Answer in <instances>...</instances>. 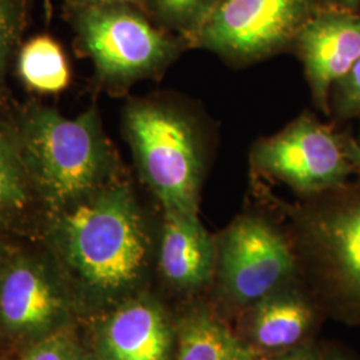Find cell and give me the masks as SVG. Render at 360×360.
<instances>
[{
	"label": "cell",
	"instance_id": "6",
	"mask_svg": "<svg viewBox=\"0 0 360 360\" xmlns=\"http://www.w3.org/2000/svg\"><path fill=\"white\" fill-rule=\"evenodd\" d=\"M252 159L259 169L302 191L342 183L349 172L347 150L315 119L303 116L276 136L259 143Z\"/></svg>",
	"mask_w": 360,
	"mask_h": 360
},
{
	"label": "cell",
	"instance_id": "9",
	"mask_svg": "<svg viewBox=\"0 0 360 360\" xmlns=\"http://www.w3.org/2000/svg\"><path fill=\"white\" fill-rule=\"evenodd\" d=\"M107 360H168L171 336L162 311L148 302H131L103 328Z\"/></svg>",
	"mask_w": 360,
	"mask_h": 360
},
{
	"label": "cell",
	"instance_id": "25",
	"mask_svg": "<svg viewBox=\"0 0 360 360\" xmlns=\"http://www.w3.org/2000/svg\"><path fill=\"white\" fill-rule=\"evenodd\" d=\"M77 360H94V359H91V358H79V356H77Z\"/></svg>",
	"mask_w": 360,
	"mask_h": 360
},
{
	"label": "cell",
	"instance_id": "15",
	"mask_svg": "<svg viewBox=\"0 0 360 360\" xmlns=\"http://www.w3.org/2000/svg\"><path fill=\"white\" fill-rule=\"evenodd\" d=\"M30 179L19 136L0 127V214L26 205Z\"/></svg>",
	"mask_w": 360,
	"mask_h": 360
},
{
	"label": "cell",
	"instance_id": "20",
	"mask_svg": "<svg viewBox=\"0 0 360 360\" xmlns=\"http://www.w3.org/2000/svg\"><path fill=\"white\" fill-rule=\"evenodd\" d=\"M71 6H105V4H135L143 0H68Z\"/></svg>",
	"mask_w": 360,
	"mask_h": 360
},
{
	"label": "cell",
	"instance_id": "5",
	"mask_svg": "<svg viewBox=\"0 0 360 360\" xmlns=\"http://www.w3.org/2000/svg\"><path fill=\"white\" fill-rule=\"evenodd\" d=\"M312 0H220L195 38L233 59H255L296 39L312 16Z\"/></svg>",
	"mask_w": 360,
	"mask_h": 360
},
{
	"label": "cell",
	"instance_id": "19",
	"mask_svg": "<svg viewBox=\"0 0 360 360\" xmlns=\"http://www.w3.org/2000/svg\"><path fill=\"white\" fill-rule=\"evenodd\" d=\"M74 343L65 333L46 338L32 348L23 360H77Z\"/></svg>",
	"mask_w": 360,
	"mask_h": 360
},
{
	"label": "cell",
	"instance_id": "13",
	"mask_svg": "<svg viewBox=\"0 0 360 360\" xmlns=\"http://www.w3.org/2000/svg\"><path fill=\"white\" fill-rule=\"evenodd\" d=\"M311 316L303 300L290 296L267 299L255 314V339L266 348L291 347L309 330Z\"/></svg>",
	"mask_w": 360,
	"mask_h": 360
},
{
	"label": "cell",
	"instance_id": "11",
	"mask_svg": "<svg viewBox=\"0 0 360 360\" xmlns=\"http://www.w3.org/2000/svg\"><path fill=\"white\" fill-rule=\"evenodd\" d=\"M59 300L35 267L19 263L7 272L0 291L3 322L16 331H35L52 322Z\"/></svg>",
	"mask_w": 360,
	"mask_h": 360
},
{
	"label": "cell",
	"instance_id": "1",
	"mask_svg": "<svg viewBox=\"0 0 360 360\" xmlns=\"http://www.w3.org/2000/svg\"><path fill=\"white\" fill-rule=\"evenodd\" d=\"M18 136L30 178L52 203L80 199L112 168L95 110L65 117L52 108H32Z\"/></svg>",
	"mask_w": 360,
	"mask_h": 360
},
{
	"label": "cell",
	"instance_id": "18",
	"mask_svg": "<svg viewBox=\"0 0 360 360\" xmlns=\"http://www.w3.org/2000/svg\"><path fill=\"white\" fill-rule=\"evenodd\" d=\"M336 104L342 115L360 114V58L336 83Z\"/></svg>",
	"mask_w": 360,
	"mask_h": 360
},
{
	"label": "cell",
	"instance_id": "3",
	"mask_svg": "<svg viewBox=\"0 0 360 360\" xmlns=\"http://www.w3.org/2000/svg\"><path fill=\"white\" fill-rule=\"evenodd\" d=\"M124 126L143 178L165 211L198 215L202 156L191 124L162 104H131Z\"/></svg>",
	"mask_w": 360,
	"mask_h": 360
},
{
	"label": "cell",
	"instance_id": "4",
	"mask_svg": "<svg viewBox=\"0 0 360 360\" xmlns=\"http://www.w3.org/2000/svg\"><path fill=\"white\" fill-rule=\"evenodd\" d=\"M72 8L80 46L105 83L127 84L150 77L172 58V41L129 4Z\"/></svg>",
	"mask_w": 360,
	"mask_h": 360
},
{
	"label": "cell",
	"instance_id": "14",
	"mask_svg": "<svg viewBox=\"0 0 360 360\" xmlns=\"http://www.w3.org/2000/svg\"><path fill=\"white\" fill-rule=\"evenodd\" d=\"M18 72L28 89L40 94L65 90L71 72L62 47L46 35L28 40L18 58Z\"/></svg>",
	"mask_w": 360,
	"mask_h": 360
},
{
	"label": "cell",
	"instance_id": "23",
	"mask_svg": "<svg viewBox=\"0 0 360 360\" xmlns=\"http://www.w3.org/2000/svg\"><path fill=\"white\" fill-rule=\"evenodd\" d=\"M348 159L351 166H355L360 171V142L349 146L347 150Z\"/></svg>",
	"mask_w": 360,
	"mask_h": 360
},
{
	"label": "cell",
	"instance_id": "12",
	"mask_svg": "<svg viewBox=\"0 0 360 360\" xmlns=\"http://www.w3.org/2000/svg\"><path fill=\"white\" fill-rule=\"evenodd\" d=\"M176 360H257V354L206 312L180 324Z\"/></svg>",
	"mask_w": 360,
	"mask_h": 360
},
{
	"label": "cell",
	"instance_id": "8",
	"mask_svg": "<svg viewBox=\"0 0 360 360\" xmlns=\"http://www.w3.org/2000/svg\"><path fill=\"white\" fill-rule=\"evenodd\" d=\"M296 40L314 96L326 108L331 86L360 58V15L334 7L314 13Z\"/></svg>",
	"mask_w": 360,
	"mask_h": 360
},
{
	"label": "cell",
	"instance_id": "22",
	"mask_svg": "<svg viewBox=\"0 0 360 360\" xmlns=\"http://www.w3.org/2000/svg\"><path fill=\"white\" fill-rule=\"evenodd\" d=\"M331 7L355 11L360 6V0H326Z\"/></svg>",
	"mask_w": 360,
	"mask_h": 360
},
{
	"label": "cell",
	"instance_id": "21",
	"mask_svg": "<svg viewBox=\"0 0 360 360\" xmlns=\"http://www.w3.org/2000/svg\"><path fill=\"white\" fill-rule=\"evenodd\" d=\"M278 360H322L319 359L311 349H297L294 352H290V354H285L284 356H282L281 359Z\"/></svg>",
	"mask_w": 360,
	"mask_h": 360
},
{
	"label": "cell",
	"instance_id": "16",
	"mask_svg": "<svg viewBox=\"0 0 360 360\" xmlns=\"http://www.w3.org/2000/svg\"><path fill=\"white\" fill-rule=\"evenodd\" d=\"M156 15L169 26L196 37L220 0H147Z\"/></svg>",
	"mask_w": 360,
	"mask_h": 360
},
{
	"label": "cell",
	"instance_id": "24",
	"mask_svg": "<svg viewBox=\"0 0 360 360\" xmlns=\"http://www.w3.org/2000/svg\"><path fill=\"white\" fill-rule=\"evenodd\" d=\"M322 360H349L346 356H343L342 354H330L328 356H326L324 359Z\"/></svg>",
	"mask_w": 360,
	"mask_h": 360
},
{
	"label": "cell",
	"instance_id": "7",
	"mask_svg": "<svg viewBox=\"0 0 360 360\" xmlns=\"http://www.w3.org/2000/svg\"><path fill=\"white\" fill-rule=\"evenodd\" d=\"M224 283L240 302H254L271 292L294 267L282 235L263 219H238L220 245Z\"/></svg>",
	"mask_w": 360,
	"mask_h": 360
},
{
	"label": "cell",
	"instance_id": "10",
	"mask_svg": "<svg viewBox=\"0 0 360 360\" xmlns=\"http://www.w3.org/2000/svg\"><path fill=\"white\" fill-rule=\"evenodd\" d=\"M214 245L198 215L166 211L160 267L169 282L196 287L208 281L214 266Z\"/></svg>",
	"mask_w": 360,
	"mask_h": 360
},
{
	"label": "cell",
	"instance_id": "17",
	"mask_svg": "<svg viewBox=\"0 0 360 360\" xmlns=\"http://www.w3.org/2000/svg\"><path fill=\"white\" fill-rule=\"evenodd\" d=\"M23 0H0V82L23 27Z\"/></svg>",
	"mask_w": 360,
	"mask_h": 360
},
{
	"label": "cell",
	"instance_id": "2",
	"mask_svg": "<svg viewBox=\"0 0 360 360\" xmlns=\"http://www.w3.org/2000/svg\"><path fill=\"white\" fill-rule=\"evenodd\" d=\"M68 262L104 290L134 282L143 269L147 239L129 190L111 187L77 203L58 226Z\"/></svg>",
	"mask_w": 360,
	"mask_h": 360
}]
</instances>
